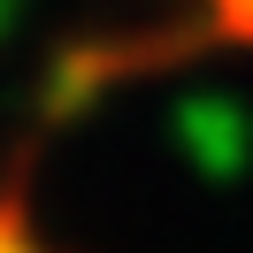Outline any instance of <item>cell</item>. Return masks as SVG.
Segmentation results:
<instances>
[{
  "mask_svg": "<svg viewBox=\"0 0 253 253\" xmlns=\"http://www.w3.org/2000/svg\"><path fill=\"white\" fill-rule=\"evenodd\" d=\"M0 253H62L46 230H39V215H31L23 192H0Z\"/></svg>",
  "mask_w": 253,
  "mask_h": 253,
  "instance_id": "1",
  "label": "cell"
}]
</instances>
